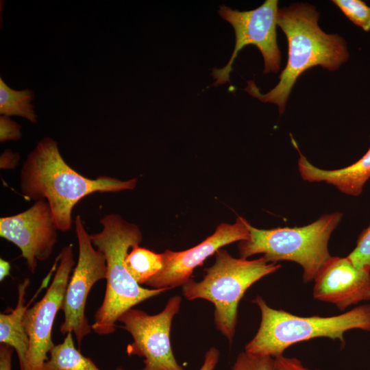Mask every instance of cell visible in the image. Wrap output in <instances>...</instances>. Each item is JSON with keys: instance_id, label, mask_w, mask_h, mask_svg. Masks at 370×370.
<instances>
[{"instance_id": "cell-23", "label": "cell", "mask_w": 370, "mask_h": 370, "mask_svg": "<svg viewBox=\"0 0 370 370\" xmlns=\"http://www.w3.org/2000/svg\"><path fill=\"white\" fill-rule=\"evenodd\" d=\"M272 370H319L309 369L303 365L296 358H288L284 355L273 358Z\"/></svg>"}, {"instance_id": "cell-10", "label": "cell", "mask_w": 370, "mask_h": 370, "mask_svg": "<svg viewBox=\"0 0 370 370\" xmlns=\"http://www.w3.org/2000/svg\"><path fill=\"white\" fill-rule=\"evenodd\" d=\"M52 282L40 300L28 308L23 323L29 338V349L22 370H41L53 347L51 338L56 317L61 310L70 273L75 265L72 245L64 246Z\"/></svg>"}, {"instance_id": "cell-28", "label": "cell", "mask_w": 370, "mask_h": 370, "mask_svg": "<svg viewBox=\"0 0 370 370\" xmlns=\"http://www.w3.org/2000/svg\"><path fill=\"white\" fill-rule=\"evenodd\" d=\"M116 370H125V369H123V368L121 367H116Z\"/></svg>"}, {"instance_id": "cell-9", "label": "cell", "mask_w": 370, "mask_h": 370, "mask_svg": "<svg viewBox=\"0 0 370 370\" xmlns=\"http://www.w3.org/2000/svg\"><path fill=\"white\" fill-rule=\"evenodd\" d=\"M74 223L78 258L67 284L60 330L62 334L73 332L79 347L92 330L85 313L89 292L97 282L106 279L107 269L105 256L93 245L81 217L77 215Z\"/></svg>"}, {"instance_id": "cell-14", "label": "cell", "mask_w": 370, "mask_h": 370, "mask_svg": "<svg viewBox=\"0 0 370 370\" xmlns=\"http://www.w3.org/2000/svg\"><path fill=\"white\" fill-rule=\"evenodd\" d=\"M291 139L299 154L298 168L304 180L325 182L348 195L358 196L361 194L365 184L370 178V148L359 160L349 166L324 170L312 164L301 153L292 136Z\"/></svg>"}, {"instance_id": "cell-18", "label": "cell", "mask_w": 370, "mask_h": 370, "mask_svg": "<svg viewBox=\"0 0 370 370\" xmlns=\"http://www.w3.org/2000/svg\"><path fill=\"white\" fill-rule=\"evenodd\" d=\"M125 264L138 284H145L162 269V254L136 245L126 255Z\"/></svg>"}, {"instance_id": "cell-25", "label": "cell", "mask_w": 370, "mask_h": 370, "mask_svg": "<svg viewBox=\"0 0 370 370\" xmlns=\"http://www.w3.org/2000/svg\"><path fill=\"white\" fill-rule=\"evenodd\" d=\"M13 351V348L8 345H0V370H12Z\"/></svg>"}, {"instance_id": "cell-12", "label": "cell", "mask_w": 370, "mask_h": 370, "mask_svg": "<svg viewBox=\"0 0 370 370\" xmlns=\"http://www.w3.org/2000/svg\"><path fill=\"white\" fill-rule=\"evenodd\" d=\"M250 225L245 218L238 217L233 224H219L212 235L192 248L181 251L165 250L162 253V269L145 284L167 290L183 286L190 280L194 269L221 247L247 240Z\"/></svg>"}, {"instance_id": "cell-3", "label": "cell", "mask_w": 370, "mask_h": 370, "mask_svg": "<svg viewBox=\"0 0 370 370\" xmlns=\"http://www.w3.org/2000/svg\"><path fill=\"white\" fill-rule=\"evenodd\" d=\"M101 231L90 234L96 249L101 251L106 262V287L104 298L95 314L92 330L98 335L114 332L119 318L134 306L158 296L166 288H145L130 274L125 259L130 249L143 240L140 228L111 213L100 220Z\"/></svg>"}, {"instance_id": "cell-26", "label": "cell", "mask_w": 370, "mask_h": 370, "mask_svg": "<svg viewBox=\"0 0 370 370\" xmlns=\"http://www.w3.org/2000/svg\"><path fill=\"white\" fill-rule=\"evenodd\" d=\"M219 352L215 347H210L206 353L202 366L199 370H214L219 359Z\"/></svg>"}, {"instance_id": "cell-4", "label": "cell", "mask_w": 370, "mask_h": 370, "mask_svg": "<svg viewBox=\"0 0 370 370\" xmlns=\"http://www.w3.org/2000/svg\"><path fill=\"white\" fill-rule=\"evenodd\" d=\"M252 302L259 308L261 320L256 334L245 347L250 354L275 358L296 343L318 337L338 340L345 346L347 331L370 332V304L336 316L300 317L271 308L260 295Z\"/></svg>"}, {"instance_id": "cell-15", "label": "cell", "mask_w": 370, "mask_h": 370, "mask_svg": "<svg viewBox=\"0 0 370 370\" xmlns=\"http://www.w3.org/2000/svg\"><path fill=\"white\" fill-rule=\"evenodd\" d=\"M29 284L30 280L27 278L18 284L16 307L8 313L0 314V343L10 346L16 352L20 370L23 369L29 349V338L23 320L28 309L25 296Z\"/></svg>"}, {"instance_id": "cell-16", "label": "cell", "mask_w": 370, "mask_h": 370, "mask_svg": "<svg viewBox=\"0 0 370 370\" xmlns=\"http://www.w3.org/2000/svg\"><path fill=\"white\" fill-rule=\"evenodd\" d=\"M73 334L68 332L62 343L53 346L41 370H100L75 347Z\"/></svg>"}, {"instance_id": "cell-6", "label": "cell", "mask_w": 370, "mask_h": 370, "mask_svg": "<svg viewBox=\"0 0 370 370\" xmlns=\"http://www.w3.org/2000/svg\"><path fill=\"white\" fill-rule=\"evenodd\" d=\"M341 219L342 214L336 212L323 214L302 227L264 230L250 225L249 238L238 245L240 258L247 259L262 254L269 262H296L303 268L304 282H310L331 256L328 242Z\"/></svg>"}, {"instance_id": "cell-19", "label": "cell", "mask_w": 370, "mask_h": 370, "mask_svg": "<svg viewBox=\"0 0 370 370\" xmlns=\"http://www.w3.org/2000/svg\"><path fill=\"white\" fill-rule=\"evenodd\" d=\"M346 17L365 31L370 29V7L360 0H334Z\"/></svg>"}, {"instance_id": "cell-11", "label": "cell", "mask_w": 370, "mask_h": 370, "mask_svg": "<svg viewBox=\"0 0 370 370\" xmlns=\"http://www.w3.org/2000/svg\"><path fill=\"white\" fill-rule=\"evenodd\" d=\"M57 230L50 206L44 199L22 212L0 219V236L21 250L32 274L39 261L51 256L58 241Z\"/></svg>"}, {"instance_id": "cell-8", "label": "cell", "mask_w": 370, "mask_h": 370, "mask_svg": "<svg viewBox=\"0 0 370 370\" xmlns=\"http://www.w3.org/2000/svg\"><path fill=\"white\" fill-rule=\"evenodd\" d=\"M181 302L182 297L175 295L156 314L150 315L132 308L119 318L122 328L133 338L127 346L128 355L144 358V367L140 370H184L174 356L170 341L172 321Z\"/></svg>"}, {"instance_id": "cell-1", "label": "cell", "mask_w": 370, "mask_h": 370, "mask_svg": "<svg viewBox=\"0 0 370 370\" xmlns=\"http://www.w3.org/2000/svg\"><path fill=\"white\" fill-rule=\"evenodd\" d=\"M137 179L121 180L108 176L90 179L73 169L60 154L58 143L50 137L38 142L28 154L20 174L24 197L36 201L46 199L58 230L72 227V210L91 193L133 190Z\"/></svg>"}, {"instance_id": "cell-7", "label": "cell", "mask_w": 370, "mask_h": 370, "mask_svg": "<svg viewBox=\"0 0 370 370\" xmlns=\"http://www.w3.org/2000/svg\"><path fill=\"white\" fill-rule=\"evenodd\" d=\"M277 0H266L258 8L238 11L221 5L219 14L230 23L235 32V46L227 64L221 69H213L214 86L230 82V73L238 52L246 45H254L261 52L264 62V74L277 73L280 68L281 52L277 43Z\"/></svg>"}, {"instance_id": "cell-13", "label": "cell", "mask_w": 370, "mask_h": 370, "mask_svg": "<svg viewBox=\"0 0 370 370\" xmlns=\"http://www.w3.org/2000/svg\"><path fill=\"white\" fill-rule=\"evenodd\" d=\"M314 282L313 297L341 311L370 300V270L356 267L347 257L330 256Z\"/></svg>"}, {"instance_id": "cell-17", "label": "cell", "mask_w": 370, "mask_h": 370, "mask_svg": "<svg viewBox=\"0 0 370 370\" xmlns=\"http://www.w3.org/2000/svg\"><path fill=\"white\" fill-rule=\"evenodd\" d=\"M34 92L30 89L14 90L0 77V114L18 116L32 123H36L38 116L32 101Z\"/></svg>"}, {"instance_id": "cell-27", "label": "cell", "mask_w": 370, "mask_h": 370, "mask_svg": "<svg viewBox=\"0 0 370 370\" xmlns=\"http://www.w3.org/2000/svg\"><path fill=\"white\" fill-rule=\"evenodd\" d=\"M10 264L8 261L0 258V281L2 282L10 275Z\"/></svg>"}, {"instance_id": "cell-5", "label": "cell", "mask_w": 370, "mask_h": 370, "mask_svg": "<svg viewBox=\"0 0 370 370\" xmlns=\"http://www.w3.org/2000/svg\"><path fill=\"white\" fill-rule=\"evenodd\" d=\"M280 268V264L269 262L263 256L254 260L236 258L220 249L215 254L214 264L205 269L202 280L190 279L182 286V293L188 300L203 299L214 304L216 328L231 343L236 332L238 304L245 293L255 282Z\"/></svg>"}, {"instance_id": "cell-20", "label": "cell", "mask_w": 370, "mask_h": 370, "mask_svg": "<svg viewBox=\"0 0 370 370\" xmlns=\"http://www.w3.org/2000/svg\"><path fill=\"white\" fill-rule=\"evenodd\" d=\"M347 257L356 267L370 270V224L360 233L356 247Z\"/></svg>"}, {"instance_id": "cell-22", "label": "cell", "mask_w": 370, "mask_h": 370, "mask_svg": "<svg viewBox=\"0 0 370 370\" xmlns=\"http://www.w3.org/2000/svg\"><path fill=\"white\" fill-rule=\"evenodd\" d=\"M21 126L10 116H0V142L16 141L21 139Z\"/></svg>"}, {"instance_id": "cell-21", "label": "cell", "mask_w": 370, "mask_h": 370, "mask_svg": "<svg viewBox=\"0 0 370 370\" xmlns=\"http://www.w3.org/2000/svg\"><path fill=\"white\" fill-rule=\"evenodd\" d=\"M273 358L243 352L239 354L231 370H272Z\"/></svg>"}, {"instance_id": "cell-24", "label": "cell", "mask_w": 370, "mask_h": 370, "mask_svg": "<svg viewBox=\"0 0 370 370\" xmlns=\"http://www.w3.org/2000/svg\"><path fill=\"white\" fill-rule=\"evenodd\" d=\"M20 156L18 153L13 152L11 149H5L0 157L1 169H13L18 164Z\"/></svg>"}, {"instance_id": "cell-2", "label": "cell", "mask_w": 370, "mask_h": 370, "mask_svg": "<svg viewBox=\"0 0 370 370\" xmlns=\"http://www.w3.org/2000/svg\"><path fill=\"white\" fill-rule=\"evenodd\" d=\"M319 16L315 8L308 3H293L278 9V25L288 42L286 66L278 84L267 93H261L254 80L247 81L245 91L262 102L276 104L282 114L293 86L304 71L317 65L334 71L347 60L345 40L323 32L318 25Z\"/></svg>"}]
</instances>
